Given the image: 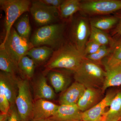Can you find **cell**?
<instances>
[{
    "instance_id": "d6986e66",
    "label": "cell",
    "mask_w": 121,
    "mask_h": 121,
    "mask_svg": "<svg viewBox=\"0 0 121 121\" xmlns=\"http://www.w3.org/2000/svg\"><path fill=\"white\" fill-rule=\"evenodd\" d=\"M106 71L105 78L101 90L104 93L109 87L121 85V65L113 67H104Z\"/></svg>"
},
{
    "instance_id": "277c9868",
    "label": "cell",
    "mask_w": 121,
    "mask_h": 121,
    "mask_svg": "<svg viewBox=\"0 0 121 121\" xmlns=\"http://www.w3.org/2000/svg\"><path fill=\"white\" fill-rule=\"evenodd\" d=\"M31 2L28 0H0V5L5 14L4 27L6 39L15 22L25 13L30 11Z\"/></svg>"
},
{
    "instance_id": "1f68e13d",
    "label": "cell",
    "mask_w": 121,
    "mask_h": 121,
    "mask_svg": "<svg viewBox=\"0 0 121 121\" xmlns=\"http://www.w3.org/2000/svg\"><path fill=\"white\" fill-rule=\"evenodd\" d=\"M115 16L118 18V21L114 32L115 35L121 36V10L116 12Z\"/></svg>"
},
{
    "instance_id": "836d02e7",
    "label": "cell",
    "mask_w": 121,
    "mask_h": 121,
    "mask_svg": "<svg viewBox=\"0 0 121 121\" xmlns=\"http://www.w3.org/2000/svg\"><path fill=\"white\" fill-rule=\"evenodd\" d=\"M9 117L8 113H1L0 114V121H8Z\"/></svg>"
},
{
    "instance_id": "9c48e42d",
    "label": "cell",
    "mask_w": 121,
    "mask_h": 121,
    "mask_svg": "<svg viewBox=\"0 0 121 121\" xmlns=\"http://www.w3.org/2000/svg\"><path fill=\"white\" fill-rule=\"evenodd\" d=\"M90 33L91 26L86 19L78 17L73 20L71 27V39L72 43L83 55Z\"/></svg>"
},
{
    "instance_id": "5b68a950",
    "label": "cell",
    "mask_w": 121,
    "mask_h": 121,
    "mask_svg": "<svg viewBox=\"0 0 121 121\" xmlns=\"http://www.w3.org/2000/svg\"><path fill=\"white\" fill-rule=\"evenodd\" d=\"M33 103L28 79H19L15 105L21 121H31Z\"/></svg>"
},
{
    "instance_id": "7c38bea8",
    "label": "cell",
    "mask_w": 121,
    "mask_h": 121,
    "mask_svg": "<svg viewBox=\"0 0 121 121\" xmlns=\"http://www.w3.org/2000/svg\"><path fill=\"white\" fill-rule=\"evenodd\" d=\"M115 93H108L104 98L90 109L82 112V121H97L101 119L105 112V110L109 106L115 95Z\"/></svg>"
},
{
    "instance_id": "4dcf8cb0",
    "label": "cell",
    "mask_w": 121,
    "mask_h": 121,
    "mask_svg": "<svg viewBox=\"0 0 121 121\" xmlns=\"http://www.w3.org/2000/svg\"><path fill=\"white\" fill-rule=\"evenodd\" d=\"M8 113L9 117L8 121H21L15 105L11 106Z\"/></svg>"
},
{
    "instance_id": "f546056e",
    "label": "cell",
    "mask_w": 121,
    "mask_h": 121,
    "mask_svg": "<svg viewBox=\"0 0 121 121\" xmlns=\"http://www.w3.org/2000/svg\"><path fill=\"white\" fill-rule=\"evenodd\" d=\"M11 105L3 91L0 89V110L1 113H7L10 109Z\"/></svg>"
},
{
    "instance_id": "f1b7e54d",
    "label": "cell",
    "mask_w": 121,
    "mask_h": 121,
    "mask_svg": "<svg viewBox=\"0 0 121 121\" xmlns=\"http://www.w3.org/2000/svg\"><path fill=\"white\" fill-rule=\"evenodd\" d=\"M101 46L100 44L95 41L89 39L86 44L83 53L84 58L87 56L91 55L97 52Z\"/></svg>"
},
{
    "instance_id": "ac0fdd59",
    "label": "cell",
    "mask_w": 121,
    "mask_h": 121,
    "mask_svg": "<svg viewBox=\"0 0 121 121\" xmlns=\"http://www.w3.org/2000/svg\"><path fill=\"white\" fill-rule=\"evenodd\" d=\"M54 52L53 49L48 46L34 47L29 51L26 56L33 60L36 66L41 65L49 60Z\"/></svg>"
},
{
    "instance_id": "484cf974",
    "label": "cell",
    "mask_w": 121,
    "mask_h": 121,
    "mask_svg": "<svg viewBox=\"0 0 121 121\" xmlns=\"http://www.w3.org/2000/svg\"><path fill=\"white\" fill-rule=\"evenodd\" d=\"M35 66L33 60L27 56L22 57L18 63L20 72L28 80L33 77Z\"/></svg>"
},
{
    "instance_id": "44dd1931",
    "label": "cell",
    "mask_w": 121,
    "mask_h": 121,
    "mask_svg": "<svg viewBox=\"0 0 121 121\" xmlns=\"http://www.w3.org/2000/svg\"><path fill=\"white\" fill-rule=\"evenodd\" d=\"M109 106V110L104 114L106 121H121V91L116 93Z\"/></svg>"
},
{
    "instance_id": "7a4b0ae2",
    "label": "cell",
    "mask_w": 121,
    "mask_h": 121,
    "mask_svg": "<svg viewBox=\"0 0 121 121\" xmlns=\"http://www.w3.org/2000/svg\"><path fill=\"white\" fill-rule=\"evenodd\" d=\"M73 72L75 82L83 84L86 88L101 90L106 73L99 64L84 58Z\"/></svg>"
},
{
    "instance_id": "2e32d148",
    "label": "cell",
    "mask_w": 121,
    "mask_h": 121,
    "mask_svg": "<svg viewBox=\"0 0 121 121\" xmlns=\"http://www.w3.org/2000/svg\"><path fill=\"white\" fill-rule=\"evenodd\" d=\"M102 90L94 88H86L84 93L77 103L79 110L82 112L90 109L99 101Z\"/></svg>"
},
{
    "instance_id": "6da1fadb",
    "label": "cell",
    "mask_w": 121,
    "mask_h": 121,
    "mask_svg": "<svg viewBox=\"0 0 121 121\" xmlns=\"http://www.w3.org/2000/svg\"><path fill=\"white\" fill-rule=\"evenodd\" d=\"M84 58L83 54L72 43L62 44L56 51L45 65L47 71L63 69L74 72Z\"/></svg>"
},
{
    "instance_id": "ba28073f",
    "label": "cell",
    "mask_w": 121,
    "mask_h": 121,
    "mask_svg": "<svg viewBox=\"0 0 121 121\" xmlns=\"http://www.w3.org/2000/svg\"><path fill=\"white\" fill-rule=\"evenodd\" d=\"M29 11L36 23L41 27L54 24L60 17L59 9L47 5L41 0L33 1Z\"/></svg>"
},
{
    "instance_id": "d4e9b609",
    "label": "cell",
    "mask_w": 121,
    "mask_h": 121,
    "mask_svg": "<svg viewBox=\"0 0 121 121\" xmlns=\"http://www.w3.org/2000/svg\"><path fill=\"white\" fill-rule=\"evenodd\" d=\"M14 25L15 29L19 35L28 40L31 31L29 15L25 13L23 14L17 20Z\"/></svg>"
},
{
    "instance_id": "5bb4252c",
    "label": "cell",
    "mask_w": 121,
    "mask_h": 121,
    "mask_svg": "<svg viewBox=\"0 0 121 121\" xmlns=\"http://www.w3.org/2000/svg\"><path fill=\"white\" fill-rule=\"evenodd\" d=\"M33 89L35 100L41 99L50 101L55 98V92L48 84L44 75L40 74L36 78L33 84Z\"/></svg>"
},
{
    "instance_id": "7402d4cb",
    "label": "cell",
    "mask_w": 121,
    "mask_h": 121,
    "mask_svg": "<svg viewBox=\"0 0 121 121\" xmlns=\"http://www.w3.org/2000/svg\"><path fill=\"white\" fill-rule=\"evenodd\" d=\"M80 2L81 1L79 0L63 1L59 9L60 17L68 19L78 11H80Z\"/></svg>"
},
{
    "instance_id": "e575fe53",
    "label": "cell",
    "mask_w": 121,
    "mask_h": 121,
    "mask_svg": "<svg viewBox=\"0 0 121 121\" xmlns=\"http://www.w3.org/2000/svg\"><path fill=\"white\" fill-rule=\"evenodd\" d=\"M31 121H54L53 120L50 119H39L37 120H32Z\"/></svg>"
},
{
    "instance_id": "4fadbf2b",
    "label": "cell",
    "mask_w": 121,
    "mask_h": 121,
    "mask_svg": "<svg viewBox=\"0 0 121 121\" xmlns=\"http://www.w3.org/2000/svg\"><path fill=\"white\" fill-rule=\"evenodd\" d=\"M82 114L77 105H60L49 119L54 121H82Z\"/></svg>"
},
{
    "instance_id": "e0dca14e",
    "label": "cell",
    "mask_w": 121,
    "mask_h": 121,
    "mask_svg": "<svg viewBox=\"0 0 121 121\" xmlns=\"http://www.w3.org/2000/svg\"><path fill=\"white\" fill-rule=\"evenodd\" d=\"M48 77L55 92L64 91L70 82V78L65 74L54 70L48 71Z\"/></svg>"
},
{
    "instance_id": "30bf717a",
    "label": "cell",
    "mask_w": 121,
    "mask_h": 121,
    "mask_svg": "<svg viewBox=\"0 0 121 121\" xmlns=\"http://www.w3.org/2000/svg\"><path fill=\"white\" fill-rule=\"evenodd\" d=\"M19 79L16 75L0 72V89L4 93L11 106L15 105L18 93Z\"/></svg>"
},
{
    "instance_id": "d590c367",
    "label": "cell",
    "mask_w": 121,
    "mask_h": 121,
    "mask_svg": "<svg viewBox=\"0 0 121 121\" xmlns=\"http://www.w3.org/2000/svg\"><path fill=\"white\" fill-rule=\"evenodd\" d=\"M97 121H106L105 117L104 116H103L101 120Z\"/></svg>"
},
{
    "instance_id": "ffe728a7",
    "label": "cell",
    "mask_w": 121,
    "mask_h": 121,
    "mask_svg": "<svg viewBox=\"0 0 121 121\" xmlns=\"http://www.w3.org/2000/svg\"><path fill=\"white\" fill-rule=\"evenodd\" d=\"M0 69L12 74L20 72L18 64L9 55L2 43L0 45Z\"/></svg>"
},
{
    "instance_id": "d6a6232c",
    "label": "cell",
    "mask_w": 121,
    "mask_h": 121,
    "mask_svg": "<svg viewBox=\"0 0 121 121\" xmlns=\"http://www.w3.org/2000/svg\"><path fill=\"white\" fill-rule=\"evenodd\" d=\"M41 1L48 6L59 9L63 0H41Z\"/></svg>"
},
{
    "instance_id": "8fae6325",
    "label": "cell",
    "mask_w": 121,
    "mask_h": 121,
    "mask_svg": "<svg viewBox=\"0 0 121 121\" xmlns=\"http://www.w3.org/2000/svg\"><path fill=\"white\" fill-rule=\"evenodd\" d=\"M59 106L46 99L35 100L33 103L32 120L51 118L56 112Z\"/></svg>"
},
{
    "instance_id": "74e56055",
    "label": "cell",
    "mask_w": 121,
    "mask_h": 121,
    "mask_svg": "<svg viewBox=\"0 0 121 121\" xmlns=\"http://www.w3.org/2000/svg\"></svg>"
},
{
    "instance_id": "3957f363",
    "label": "cell",
    "mask_w": 121,
    "mask_h": 121,
    "mask_svg": "<svg viewBox=\"0 0 121 121\" xmlns=\"http://www.w3.org/2000/svg\"><path fill=\"white\" fill-rule=\"evenodd\" d=\"M65 25L54 23L42 26L35 31L31 39L34 47L47 46L58 49L62 44Z\"/></svg>"
},
{
    "instance_id": "83f0119b",
    "label": "cell",
    "mask_w": 121,
    "mask_h": 121,
    "mask_svg": "<svg viewBox=\"0 0 121 121\" xmlns=\"http://www.w3.org/2000/svg\"><path fill=\"white\" fill-rule=\"evenodd\" d=\"M112 47H109L108 46H101L97 52L87 56L85 58L100 65L102 64V60L110 54Z\"/></svg>"
},
{
    "instance_id": "4316f807",
    "label": "cell",
    "mask_w": 121,
    "mask_h": 121,
    "mask_svg": "<svg viewBox=\"0 0 121 121\" xmlns=\"http://www.w3.org/2000/svg\"><path fill=\"white\" fill-rule=\"evenodd\" d=\"M90 26L91 33L89 39L95 41L101 46H108L110 44L113 45L115 42L105 31Z\"/></svg>"
},
{
    "instance_id": "8992f818",
    "label": "cell",
    "mask_w": 121,
    "mask_h": 121,
    "mask_svg": "<svg viewBox=\"0 0 121 121\" xmlns=\"http://www.w3.org/2000/svg\"><path fill=\"white\" fill-rule=\"evenodd\" d=\"M2 43L9 55L17 64L20 60L34 47L31 42L19 35L13 27Z\"/></svg>"
},
{
    "instance_id": "8d00e7d4",
    "label": "cell",
    "mask_w": 121,
    "mask_h": 121,
    "mask_svg": "<svg viewBox=\"0 0 121 121\" xmlns=\"http://www.w3.org/2000/svg\"></svg>"
},
{
    "instance_id": "52a82bcc",
    "label": "cell",
    "mask_w": 121,
    "mask_h": 121,
    "mask_svg": "<svg viewBox=\"0 0 121 121\" xmlns=\"http://www.w3.org/2000/svg\"><path fill=\"white\" fill-rule=\"evenodd\" d=\"M121 10V0L81 1L80 11L89 15H105Z\"/></svg>"
},
{
    "instance_id": "9a60e30c",
    "label": "cell",
    "mask_w": 121,
    "mask_h": 121,
    "mask_svg": "<svg viewBox=\"0 0 121 121\" xmlns=\"http://www.w3.org/2000/svg\"><path fill=\"white\" fill-rule=\"evenodd\" d=\"M86 88L83 84L75 82L66 89L60 95V105H77Z\"/></svg>"
},
{
    "instance_id": "603a6c76",
    "label": "cell",
    "mask_w": 121,
    "mask_h": 121,
    "mask_svg": "<svg viewBox=\"0 0 121 121\" xmlns=\"http://www.w3.org/2000/svg\"><path fill=\"white\" fill-rule=\"evenodd\" d=\"M118 19L115 16L94 18L90 21L91 26L105 31L111 29L116 25Z\"/></svg>"
},
{
    "instance_id": "cb8c5ba5",
    "label": "cell",
    "mask_w": 121,
    "mask_h": 121,
    "mask_svg": "<svg viewBox=\"0 0 121 121\" xmlns=\"http://www.w3.org/2000/svg\"><path fill=\"white\" fill-rule=\"evenodd\" d=\"M104 67H111L121 64V39L115 41L111 52L103 63Z\"/></svg>"
}]
</instances>
